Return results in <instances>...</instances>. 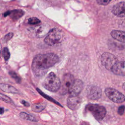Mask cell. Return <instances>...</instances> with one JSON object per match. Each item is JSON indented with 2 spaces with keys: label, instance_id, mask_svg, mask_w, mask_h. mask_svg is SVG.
I'll return each mask as SVG.
<instances>
[{
  "label": "cell",
  "instance_id": "1",
  "mask_svg": "<svg viewBox=\"0 0 125 125\" xmlns=\"http://www.w3.org/2000/svg\"><path fill=\"white\" fill-rule=\"evenodd\" d=\"M59 61L58 56L54 53L40 54L36 55L32 63V69L37 77L44 75L47 69Z\"/></svg>",
  "mask_w": 125,
  "mask_h": 125
},
{
  "label": "cell",
  "instance_id": "2",
  "mask_svg": "<svg viewBox=\"0 0 125 125\" xmlns=\"http://www.w3.org/2000/svg\"><path fill=\"white\" fill-rule=\"evenodd\" d=\"M65 37L63 32L60 29H51L44 39V42L51 46H57L62 44Z\"/></svg>",
  "mask_w": 125,
  "mask_h": 125
},
{
  "label": "cell",
  "instance_id": "3",
  "mask_svg": "<svg viewBox=\"0 0 125 125\" xmlns=\"http://www.w3.org/2000/svg\"><path fill=\"white\" fill-rule=\"evenodd\" d=\"M42 85L47 90L51 92H57L61 86L60 79L53 72H51L45 78Z\"/></svg>",
  "mask_w": 125,
  "mask_h": 125
},
{
  "label": "cell",
  "instance_id": "4",
  "mask_svg": "<svg viewBox=\"0 0 125 125\" xmlns=\"http://www.w3.org/2000/svg\"><path fill=\"white\" fill-rule=\"evenodd\" d=\"M85 110L90 112L98 121L102 120L105 117L106 110L102 105L95 104H89L85 106Z\"/></svg>",
  "mask_w": 125,
  "mask_h": 125
},
{
  "label": "cell",
  "instance_id": "5",
  "mask_svg": "<svg viewBox=\"0 0 125 125\" xmlns=\"http://www.w3.org/2000/svg\"><path fill=\"white\" fill-rule=\"evenodd\" d=\"M101 61L102 64L109 71H111L113 66L118 62L115 56L109 52L104 53L101 56Z\"/></svg>",
  "mask_w": 125,
  "mask_h": 125
},
{
  "label": "cell",
  "instance_id": "6",
  "mask_svg": "<svg viewBox=\"0 0 125 125\" xmlns=\"http://www.w3.org/2000/svg\"><path fill=\"white\" fill-rule=\"evenodd\" d=\"M106 96L112 102L120 104L125 101V96L120 92L113 88H106L104 91Z\"/></svg>",
  "mask_w": 125,
  "mask_h": 125
},
{
  "label": "cell",
  "instance_id": "7",
  "mask_svg": "<svg viewBox=\"0 0 125 125\" xmlns=\"http://www.w3.org/2000/svg\"><path fill=\"white\" fill-rule=\"evenodd\" d=\"M75 80L72 74L68 73L64 75L62 80V83L61 84V93L62 94H65L66 93H69Z\"/></svg>",
  "mask_w": 125,
  "mask_h": 125
},
{
  "label": "cell",
  "instance_id": "8",
  "mask_svg": "<svg viewBox=\"0 0 125 125\" xmlns=\"http://www.w3.org/2000/svg\"><path fill=\"white\" fill-rule=\"evenodd\" d=\"M86 94L88 99L92 100H97L101 98L102 90L98 86H89L87 88Z\"/></svg>",
  "mask_w": 125,
  "mask_h": 125
},
{
  "label": "cell",
  "instance_id": "9",
  "mask_svg": "<svg viewBox=\"0 0 125 125\" xmlns=\"http://www.w3.org/2000/svg\"><path fill=\"white\" fill-rule=\"evenodd\" d=\"M112 13L115 16L120 17H125V2L121 1L115 4L112 9Z\"/></svg>",
  "mask_w": 125,
  "mask_h": 125
},
{
  "label": "cell",
  "instance_id": "10",
  "mask_svg": "<svg viewBox=\"0 0 125 125\" xmlns=\"http://www.w3.org/2000/svg\"><path fill=\"white\" fill-rule=\"evenodd\" d=\"M81 100L78 96L70 95L68 97L67 100L68 107L71 110L77 109L81 104Z\"/></svg>",
  "mask_w": 125,
  "mask_h": 125
},
{
  "label": "cell",
  "instance_id": "11",
  "mask_svg": "<svg viewBox=\"0 0 125 125\" xmlns=\"http://www.w3.org/2000/svg\"><path fill=\"white\" fill-rule=\"evenodd\" d=\"M83 82L81 80L76 79L75 80L73 84H72L69 91V93L70 94V95L78 96L83 89Z\"/></svg>",
  "mask_w": 125,
  "mask_h": 125
},
{
  "label": "cell",
  "instance_id": "12",
  "mask_svg": "<svg viewBox=\"0 0 125 125\" xmlns=\"http://www.w3.org/2000/svg\"><path fill=\"white\" fill-rule=\"evenodd\" d=\"M111 71L117 75L125 76V61L118 62Z\"/></svg>",
  "mask_w": 125,
  "mask_h": 125
},
{
  "label": "cell",
  "instance_id": "13",
  "mask_svg": "<svg viewBox=\"0 0 125 125\" xmlns=\"http://www.w3.org/2000/svg\"><path fill=\"white\" fill-rule=\"evenodd\" d=\"M112 37L115 40L122 42H125V32L120 30H113L110 33Z\"/></svg>",
  "mask_w": 125,
  "mask_h": 125
},
{
  "label": "cell",
  "instance_id": "14",
  "mask_svg": "<svg viewBox=\"0 0 125 125\" xmlns=\"http://www.w3.org/2000/svg\"><path fill=\"white\" fill-rule=\"evenodd\" d=\"M0 88L2 91L5 92L14 94L18 93V91L16 88L8 84L1 83L0 84Z\"/></svg>",
  "mask_w": 125,
  "mask_h": 125
},
{
  "label": "cell",
  "instance_id": "15",
  "mask_svg": "<svg viewBox=\"0 0 125 125\" xmlns=\"http://www.w3.org/2000/svg\"><path fill=\"white\" fill-rule=\"evenodd\" d=\"M24 14V12L21 10H14L10 11L9 16L10 17L14 20H17L21 18Z\"/></svg>",
  "mask_w": 125,
  "mask_h": 125
},
{
  "label": "cell",
  "instance_id": "16",
  "mask_svg": "<svg viewBox=\"0 0 125 125\" xmlns=\"http://www.w3.org/2000/svg\"><path fill=\"white\" fill-rule=\"evenodd\" d=\"M46 106V104L44 103L34 104L32 105V110L35 112H40L42 111Z\"/></svg>",
  "mask_w": 125,
  "mask_h": 125
},
{
  "label": "cell",
  "instance_id": "17",
  "mask_svg": "<svg viewBox=\"0 0 125 125\" xmlns=\"http://www.w3.org/2000/svg\"><path fill=\"white\" fill-rule=\"evenodd\" d=\"M36 89H37V91L39 93V94H40L41 96H42V97H43L45 99H47V100H48V101H50V102H53V103H54V104H57V105H59V106L62 107V105H61L59 102H58L57 101H56L55 100H54V99H53V98H52V97H51L50 96H48V95H46L45 93H44L43 92H42L40 89L37 88Z\"/></svg>",
  "mask_w": 125,
  "mask_h": 125
},
{
  "label": "cell",
  "instance_id": "18",
  "mask_svg": "<svg viewBox=\"0 0 125 125\" xmlns=\"http://www.w3.org/2000/svg\"><path fill=\"white\" fill-rule=\"evenodd\" d=\"M19 115L21 117V118L22 119L25 120L30 121H32V122H37V120L34 117H33L31 115L29 114L24 112H21L20 113Z\"/></svg>",
  "mask_w": 125,
  "mask_h": 125
},
{
  "label": "cell",
  "instance_id": "19",
  "mask_svg": "<svg viewBox=\"0 0 125 125\" xmlns=\"http://www.w3.org/2000/svg\"><path fill=\"white\" fill-rule=\"evenodd\" d=\"M28 23L30 25H38L41 23V21L37 18L32 17L28 19Z\"/></svg>",
  "mask_w": 125,
  "mask_h": 125
},
{
  "label": "cell",
  "instance_id": "20",
  "mask_svg": "<svg viewBox=\"0 0 125 125\" xmlns=\"http://www.w3.org/2000/svg\"><path fill=\"white\" fill-rule=\"evenodd\" d=\"M9 74L10 76L12 78H13L17 83H21V78L16 72H15L14 71H10L9 72Z\"/></svg>",
  "mask_w": 125,
  "mask_h": 125
},
{
  "label": "cell",
  "instance_id": "21",
  "mask_svg": "<svg viewBox=\"0 0 125 125\" xmlns=\"http://www.w3.org/2000/svg\"><path fill=\"white\" fill-rule=\"evenodd\" d=\"M0 98L1 101H3L5 103H8V104H13V102L12 100L8 96H7L5 95H4L2 93L0 94Z\"/></svg>",
  "mask_w": 125,
  "mask_h": 125
},
{
  "label": "cell",
  "instance_id": "22",
  "mask_svg": "<svg viewBox=\"0 0 125 125\" xmlns=\"http://www.w3.org/2000/svg\"><path fill=\"white\" fill-rule=\"evenodd\" d=\"M3 58L5 61H7L9 59L10 56V54L8 48L4 47L3 48Z\"/></svg>",
  "mask_w": 125,
  "mask_h": 125
},
{
  "label": "cell",
  "instance_id": "23",
  "mask_svg": "<svg viewBox=\"0 0 125 125\" xmlns=\"http://www.w3.org/2000/svg\"><path fill=\"white\" fill-rule=\"evenodd\" d=\"M97 3L99 5H106L108 4L111 0H96Z\"/></svg>",
  "mask_w": 125,
  "mask_h": 125
},
{
  "label": "cell",
  "instance_id": "24",
  "mask_svg": "<svg viewBox=\"0 0 125 125\" xmlns=\"http://www.w3.org/2000/svg\"><path fill=\"white\" fill-rule=\"evenodd\" d=\"M125 106L124 105L121 106L119 107L118 110V113L119 115H122L124 114V111H125Z\"/></svg>",
  "mask_w": 125,
  "mask_h": 125
},
{
  "label": "cell",
  "instance_id": "25",
  "mask_svg": "<svg viewBox=\"0 0 125 125\" xmlns=\"http://www.w3.org/2000/svg\"><path fill=\"white\" fill-rule=\"evenodd\" d=\"M13 36V33H9L8 34H7V35H6L4 37V40L5 41H7L8 40H9L11 38H12V37Z\"/></svg>",
  "mask_w": 125,
  "mask_h": 125
},
{
  "label": "cell",
  "instance_id": "26",
  "mask_svg": "<svg viewBox=\"0 0 125 125\" xmlns=\"http://www.w3.org/2000/svg\"><path fill=\"white\" fill-rule=\"evenodd\" d=\"M21 103L22 104H23L25 106L29 107V106H30V104H29L28 102L25 101V100H21Z\"/></svg>",
  "mask_w": 125,
  "mask_h": 125
},
{
  "label": "cell",
  "instance_id": "27",
  "mask_svg": "<svg viewBox=\"0 0 125 125\" xmlns=\"http://www.w3.org/2000/svg\"><path fill=\"white\" fill-rule=\"evenodd\" d=\"M4 112V109L3 107H0V113L1 114H2Z\"/></svg>",
  "mask_w": 125,
  "mask_h": 125
},
{
  "label": "cell",
  "instance_id": "28",
  "mask_svg": "<svg viewBox=\"0 0 125 125\" xmlns=\"http://www.w3.org/2000/svg\"><path fill=\"white\" fill-rule=\"evenodd\" d=\"M122 88H123L124 89V90L125 91V83H124L123 84Z\"/></svg>",
  "mask_w": 125,
  "mask_h": 125
}]
</instances>
